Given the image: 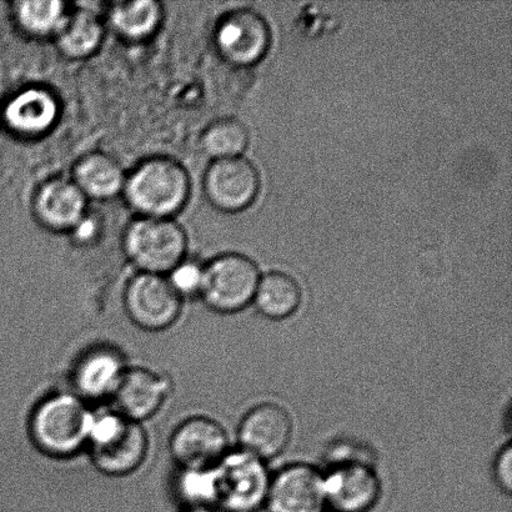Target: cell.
Returning a JSON list of instances; mask_svg holds the SVG:
<instances>
[{
	"label": "cell",
	"mask_w": 512,
	"mask_h": 512,
	"mask_svg": "<svg viewBox=\"0 0 512 512\" xmlns=\"http://www.w3.org/2000/svg\"><path fill=\"white\" fill-rule=\"evenodd\" d=\"M192 182L187 169L172 158L139 163L127 178L123 194L140 217L173 218L188 203Z\"/></svg>",
	"instance_id": "cell-1"
},
{
	"label": "cell",
	"mask_w": 512,
	"mask_h": 512,
	"mask_svg": "<svg viewBox=\"0 0 512 512\" xmlns=\"http://www.w3.org/2000/svg\"><path fill=\"white\" fill-rule=\"evenodd\" d=\"M93 413L74 393L49 395L29 420L30 438L43 454L64 459L87 448Z\"/></svg>",
	"instance_id": "cell-2"
},
{
	"label": "cell",
	"mask_w": 512,
	"mask_h": 512,
	"mask_svg": "<svg viewBox=\"0 0 512 512\" xmlns=\"http://www.w3.org/2000/svg\"><path fill=\"white\" fill-rule=\"evenodd\" d=\"M87 448L93 465L100 473L123 478L144 464L149 439L142 424L112 411L93 414Z\"/></svg>",
	"instance_id": "cell-3"
},
{
	"label": "cell",
	"mask_w": 512,
	"mask_h": 512,
	"mask_svg": "<svg viewBox=\"0 0 512 512\" xmlns=\"http://www.w3.org/2000/svg\"><path fill=\"white\" fill-rule=\"evenodd\" d=\"M123 247L139 273L167 276L187 258L188 235L173 218L140 217L125 230Z\"/></svg>",
	"instance_id": "cell-4"
},
{
	"label": "cell",
	"mask_w": 512,
	"mask_h": 512,
	"mask_svg": "<svg viewBox=\"0 0 512 512\" xmlns=\"http://www.w3.org/2000/svg\"><path fill=\"white\" fill-rule=\"evenodd\" d=\"M260 280L258 265L239 253L218 255L204 265L200 298L210 310L235 314L253 304Z\"/></svg>",
	"instance_id": "cell-5"
},
{
	"label": "cell",
	"mask_w": 512,
	"mask_h": 512,
	"mask_svg": "<svg viewBox=\"0 0 512 512\" xmlns=\"http://www.w3.org/2000/svg\"><path fill=\"white\" fill-rule=\"evenodd\" d=\"M215 504L232 512H252L265 503L270 480L263 461L234 451L214 466Z\"/></svg>",
	"instance_id": "cell-6"
},
{
	"label": "cell",
	"mask_w": 512,
	"mask_h": 512,
	"mask_svg": "<svg viewBox=\"0 0 512 512\" xmlns=\"http://www.w3.org/2000/svg\"><path fill=\"white\" fill-rule=\"evenodd\" d=\"M123 301L130 321L152 333L172 328L183 310V299L164 275L133 276L125 286Z\"/></svg>",
	"instance_id": "cell-7"
},
{
	"label": "cell",
	"mask_w": 512,
	"mask_h": 512,
	"mask_svg": "<svg viewBox=\"0 0 512 512\" xmlns=\"http://www.w3.org/2000/svg\"><path fill=\"white\" fill-rule=\"evenodd\" d=\"M324 476V503L333 512H368L378 503L381 483L371 460L338 458Z\"/></svg>",
	"instance_id": "cell-8"
},
{
	"label": "cell",
	"mask_w": 512,
	"mask_h": 512,
	"mask_svg": "<svg viewBox=\"0 0 512 512\" xmlns=\"http://www.w3.org/2000/svg\"><path fill=\"white\" fill-rule=\"evenodd\" d=\"M169 450L180 470H207L229 453V438L218 421L192 416L173 431Z\"/></svg>",
	"instance_id": "cell-9"
},
{
	"label": "cell",
	"mask_w": 512,
	"mask_h": 512,
	"mask_svg": "<svg viewBox=\"0 0 512 512\" xmlns=\"http://www.w3.org/2000/svg\"><path fill=\"white\" fill-rule=\"evenodd\" d=\"M215 45L227 62L250 67L264 57L270 47V28L263 15L253 9L230 10L215 29Z\"/></svg>",
	"instance_id": "cell-10"
},
{
	"label": "cell",
	"mask_w": 512,
	"mask_h": 512,
	"mask_svg": "<svg viewBox=\"0 0 512 512\" xmlns=\"http://www.w3.org/2000/svg\"><path fill=\"white\" fill-rule=\"evenodd\" d=\"M259 189L258 169L243 157L213 160L204 175V192L209 203L225 213L247 209Z\"/></svg>",
	"instance_id": "cell-11"
},
{
	"label": "cell",
	"mask_w": 512,
	"mask_h": 512,
	"mask_svg": "<svg viewBox=\"0 0 512 512\" xmlns=\"http://www.w3.org/2000/svg\"><path fill=\"white\" fill-rule=\"evenodd\" d=\"M293 435V421L283 406L264 403L255 406L240 421V446L261 461L278 458L288 448Z\"/></svg>",
	"instance_id": "cell-12"
},
{
	"label": "cell",
	"mask_w": 512,
	"mask_h": 512,
	"mask_svg": "<svg viewBox=\"0 0 512 512\" xmlns=\"http://www.w3.org/2000/svg\"><path fill=\"white\" fill-rule=\"evenodd\" d=\"M265 503L269 512H318L324 503V476L310 465L286 466L270 480Z\"/></svg>",
	"instance_id": "cell-13"
},
{
	"label": "cell",
	"mask_w": 512,
	"mask_h": 512,
	"mask_svg": "<svg viewBox=\"0 0 512 512\" xmlns=\"http://www.w3.org/2000/svg\"><path fill=\"white\" fill-rule=\"evenodd\" d=\"M127 369L123 355L110 346L88 350L73 369L74 394L85 403L113 398Z\"/></svg>",
	"instance_id": "cell-14"
},
{
	"label": "cell",
	"mask_w": 512,
	"mask_h": 512,
	"mask_svg": "<svg viewBox=\"0 0 512 512\" xmlns=\"http://www.w3.org/2000/svg\"><path fill=\"white\" fill-rule=\"evenodd\" d=\"M170 386L162 375L145 368H128L113 396L117 413L143 424L163 408Z\"/></svg>",
	"instance_id": "cell-15"
},
{
	"label": "cell",
	"mask_w": 512,
	"mask_h": 512,
	"mask_svg": "<svg viewBox=\"0 0 512 512\" xmlns=\"http://www.w3.org/2000/svg\"><path fill=\"white\" fill-rule=\"evenodd\" d=\"M33 207L45 228L70 233L88 213V199L73 180L53 179L39 188Z\"/></svg>",
	"instance_id": "cell-16"
},
{
	"label": "cell",
	"mask_w": 512,
	"mask_h": 512,
	"mask_svg": "<svg viewBox=\"0 0 512 512\" xmlns=\"http://www.w3.org/2000/svg\"><path fill=\"white\" fill-rule=\"evenodd\" d=\"M58 117V99L50 90L40 87L20 90L4 109L9 129L23 137H39L48 133Z\"/></svg>",
	"instance_id": "cell-17"
},
{
	"label": "cell",
	"mask_w": 512,
	"mask_h": 512,
	"mask_svg": "<svg viewBox=\"0 0 512 512\" xmlns=\"http://www.w3.org/2000/svg\"><path fill=\"white\" fill-rule=\"evenodd\" d=\"M125 178L117 160L108 154L90 153L74 165L72 180L87 199L109 200L123 193Z\"/></svg>",
	"instance_id": "cell-18"
},
{
	"label": "cell",
	"mask_w": 512,
	"mask_h": 512,
	"mask_svg": "<svg viewBox=\"0 0 512 512\" xmlns=\"http://www.w3.org/2000/svg\"><path fill=\"white\" fill-rule=\"evenodd\" d=\"M303 293L293 276L270 271L260 276L253 304L265 318L280 321L290 318L300 308Z\"/></svg>",
	"instance_id": "cell-19"
},
{
	"label": "cell",
	"mask_w": 512,
	"mask_h": 512,
	"mask_svg": "<svg viewBox=\"0 0 512 512\" xmlns=\"http://www.w3.org/2000/svg\"><path fill=\"white\" fill-rule=\"evenodd\" d=\"M55 37L60 52L69 58L83 59L97 52L103 42L104 29L97 14L87 9H78L68 14Z\"/></svg>",
	"instance_id": "cell-20"
},
{
	"label": "cell",
	"mask_w": 512,
	"mask_h": 512,
	"mask_svg": "<svg viewBox=\"0 0 512 512\" xmlns=\"http://www.w3.org/2000/svg\"><path fill=\"white\" fill-rule=\"evenodd\" d=\"M115 32L132 42L147 40L157 32L163 20L162 5L154 0H137L113 5L109 12Z\"/></svg>",
	"instance_id": "cell-21"
},
{
	"label": "cell",
	"mask_w": 512,
	"mask_h": 512,
	"mask_svg": "<svg viewBox=\"0 0 512 512\" xmlns=\"http://www.w3.org/2000/svg\"><path fill=\"white\" fill-rule=\"evenodd\" d=\"M249 130L242 120L222 118L205 128L202 149L212 160L237 158L249 144Z\"/></svg>",
	"instance_id": "cell-22"
},
{
	"label": "cell",
	"mask_w": 512,
	"mask_h": 512,
	"mask_svg": "<svg viewBox=\"0 0 512 512\" xmlns=\"http://www.w3.org/2000/svg\"><path fill=\"white\" fill-rule=\"evenodd\" d=\"M14 14L20 28L34 37L57 35L68 17L58 0H25L15 4Z\"/></svg>",
	"instance_id": "cell-23"
},
{
	"label": "cell",
	"mask_w": 512,
	"mask_h": 512,
	"mask_svg": "<svg viewBox=\"0 0 512 512\" xmlns=\"http://www.w3.org/2000/svg\"><path fill=\"white\" fill-rule=\"evenodd\" d=\"M214 468L182 470L178 480L180 498L197 508H210L215 504Z\"/></svg>",
	"instance_id": "cell-24"
},
{
	"label": "cell",
	"mask_w": 512,
	"mask_h": 512,
	"mask_svg": "<svg viewBox=\"0 0 512 512\" xmlns=\"http://www.w3.org/2000/svg\"><path fill=\"white\" fill-rule=\"evenodd\" d=\"M167 279L180 298H195L202 293L204 265L185 258L167 275Z\"/></svg>",
	"instance_id": "cell-25"
},
{
	"label": "cell",
	"mask_w": 512,
	"mask_h": 512,
	"mask_svg": "<svg viewBox=\"0 0 512 512\" xmlns=\"http://www.w3.org/2000/svg\"><path fill=\"white\" fill-rule=\"evenodd\" d=\"M493 474L495 483L500 490L510 494L512 489V448L510 444L505 445L496 455Z\"/></svg>",
	"instance_id": "cell-26"
},
{
	"label": "cell",
	"mask_w": 512,
	"mask_h": 512,
	"mask_svg": "<svg viewBox=\"0 0 512 512\" xmlns=\"http://www.w3.org/2000/svg\"><path fill=\"white\" fill-rule=\"evenodd\" d=\"M99 228L100 223L98 219L87 213L82 220L70 230V234H73L75 242L79 244H90L97 238Z\"/></svg>",
	"instance_id": "cell-27"
},
{
	"label": "cell",
	"mask_w": 512,
	"mask_h": 512,
	"mask_svg": "<svg viewBox=\"0 0 512 512\" xmlns=\"http://www.w3.org/2000/svg\"><path fill=\"white\" fill-rule=\"evenodd\" d=\"M192 512H219V511L210 509V508H197V509H194Z\"/></svg>",
	"instance_id": "cell-28"
},
{
	"label": "cell",
	"mask_w": 512,
	"mask_h": 512,
	"mask_svg": "<svg viewBox=\"0 0 512 512\" xmlns=\"http://www.w3.org/2000/svg\"><path fill=\"white\" fill-rule=\"evenodd\" d=\"M331 512H333V511H331Z\"/></svg>",
	"instance_id": "cell-29"
}]
</instances>
